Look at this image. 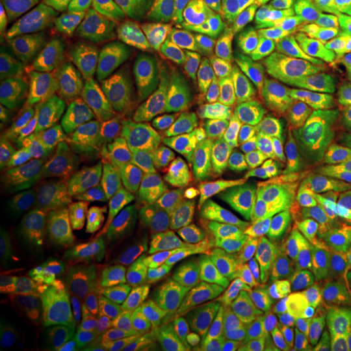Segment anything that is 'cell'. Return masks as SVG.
Returning <instances> with one entry per match:
<instances>
[{
  "label": "cell",
  "instance_id": "6da1fadb",
  "mask_svg": "<svg viewBox=\"0 0 351 351\" xmlns=\"http://www.w3.org/2000/svg\"><path fill=\"white\" fill-rule=\"evenodd\" d=\"M351 90L339 63L246 16L90 129L32 207L39 239L98 215L246 191L304 160Z\"/></svg>",
  "mask_w": 351,
  "mask_h": 351
},
{
  "label": "cell",
  "instance_id": "3957f363",
  "mask_svg": "<svg viewBox=\"0 0 351 351\" xmlns=\"http://www.w3.org/2000/svg\"><path fill=\"white\" fill-rule=\"evenodd\" d=\"M239 0H4L36 63L51 137H66L160 75Z\"/></svg>",
  "mask_w": 351,
  "mask_h": 351
},
{
  "label": "cell",
  "instance_id": "277c9868",
  "mask_svg": "<svg viewBox=\"0 0 351 351\" xmlns=\"http://www.w3.org/2000/svg\"><path fill=\"white\" fill-rule=\"evenodd\" d=\"M211 351H351V223L281 254Z\"/></svg>",
  "mask_w": 351,
  "mask_h": 351
},
{
  "label": "cell",
  "instance_id": "7a4b0ae2",
  "mask_svg": "<svg viewBox=\"0 0 351 351\" xmlns=\"http://www.w3.org/2000/svg\"><path fill=\"white\" fill-rule=\"evenodd\" d=\"M258 191L145 203L47 234V262L106 351H211L281 262Z\"/></svg>",
  "mask_w": 351,
  "mask_h": 351
},
{
  "label": "cell",
  "instance_id": "ba28073f",
  "mask_svg": "<svg viewBox=\"0 0 351 351\" xmlns=\"http://www.w3.org/2000/svg\"><path fill=\"white\" fill-rule=\"evenodd\" d=\"M324 145H328V156H332V168L336 176L351 188V98H343L328 121V133H324Z\"/></svg>",
  "mask_w": 351,
  "mask_h": 351
},
{
  "label": "cell",
  "instance_id": "52a82bcc",
  "mask_svg": "<svg viewBox=\"0 0 351 351\" xmlns=\"http://www.w3.org/2000/svg\"><path fill=\"white\" fill-rule=\"evenodd\" d=\"M0 351H94L90 343L59 324L51 313L36 308L32 301H4V320H0Z\"/></svg>",
  "mask_w": 351,
  "mask_h": 351
},
{
  "label": "cell",
  "instance_id": "5b68a950",
  "mask_svg": "<svg viewBox=\"0 0 351 351\" xmlns=\"http://www.w3.org/2000/svg\"><path fill=\"white\" fill-rule=\"evenodd\" d=\"M51 137V110L36 63L12 20H0V199L12 226L16 211L36 207V172L43 141Z\"/></svg>",
  "mask_w": 351,
  "mask_h": 351
},
{
  "label": "cell",
  "instance_id": "8992f818",
  "mask_svg": "<svg viewBox=\"0 0 351 351\" xmlns=\"http://www.w3.org/2000/svg\"><path fill=\"white\" fill-rule=\"evenodd\" d=\"M254 16L351 71V0H254Z\"/></svg>",
  "mask_w": 351,
  "mask_h": 351
}]
</instances>
